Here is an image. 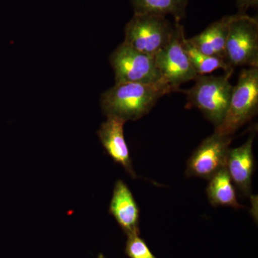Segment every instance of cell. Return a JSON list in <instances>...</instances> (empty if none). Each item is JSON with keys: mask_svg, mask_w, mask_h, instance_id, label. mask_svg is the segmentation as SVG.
<instances>
[{"mask_svg": "<svg viewBox=\"0 0 258 258\" xmlns=\"http://www.w3.org/2000/svg\"><path fill=\"white\" fill-rule=\"evenodd\" d=\"M184 45L190 62L198 76L212 74L218 69L224 70L225 73L233 71L234 69L229 66L225 59L200 52L190 43L188 39H184Z\"/></svg>", "mask_w": 258, "mask_h": 258, "instance_id": "obj_15", "label": "cell"}, {"mask_svg": "<svg viewBox=\"0 0 258 258\" xmlns=\"http://www.w3.org/2000/svg\"><path fill=\"white\" fill-rule=\"evenodd\" d=\"M98 258H106V257H105V256L103 255V254H98Z\"/></svg>", "mask_w": 258, "mask_h": 258, "instance_id": "obj_18", "label": "cell"}, {"mask_svg": "<svg viewBox=\"0 0 258 258\" xmlns=\"http://www.w3.org/2000/svg\"><path fill=\"white\" fill-rule=\"evenodd\" d=\"M125 252L129 258H157L139 235L127 236Z\"/></svg>", "mask_w": 258, "mask_h": 258, "instance_id": "obj_16", "label": "cell"}, {"mask_svg": "<svg viewBox=\"0 0 258 258\" xmlns=\"http://www.w3.org/2000/svg\"><path fill=\"white\" fill-rule=\"evenodd\" d=\"M134 14L166 17L171 15L177 21L186 15L188 0H130Z\"/></svg>", "mask_w": 258, "mask_h": 258, "instance_id": "obj_14", "label": "cell"}, {"mask_svg": "<svg viewBox=\"0 0 258 258\" xmlns=\"http://www.w3.org/2000/svg\"><path fill=\"white\" fill-rule=\"evenodd\" d=\"M173 26L166 17L134 14L125 27V44L152 57L164 48L174 35Z\"/></svg>", "mask_w": 258, "mask_h": 258, "instance_id": "obj_4", "label": "cell"}, {"mask_svg": "<svg viewBox=\"0 0 258 258\" xmlns=\"http://www.w3.org/2000/svg\"><path fill=\"white\" fill-rule=\"evenodd\" d=\"M109 212L125 235L140 234L138 205L128 186L122 180L115 183Z\"/></svg>", "mask_w": 258, "mask_h": 258, "instance_id": "obj_11", "label": "cell"}, {"mask_svg": "<svg viewBox=\"0 0 258 258\" xmlns=\"http://www.w3.org/2000/svg\"><path fill=\"white\" fill-rule=\"evenodd\" d=\"M232 140L215 132L205 139L188 159L186 175L209 180L225 168Z\"/></svg>", "mask_w": 258, "mask_h": 258, "instance_id": "obj_8", "label": "cell"}, {"mask_svg": "<svg viewBox=\"0 0 258 258\" xmlns=\"http://www.w3.org/2000/svg\"><path fill=\"white\" fill-rule=\"evenodd\" d=\"M226 62L237 66L258 67V21L246 14L232 15L225 45Z\"/></svg>", "mask_w": 258, "mask_h": 258, "instance_id": "obj_5", "label": "cell"}, {"mask_svg": "<svg viewBox=\"0 0 258 258\" xmlns=\"http://www.w3.org/2000/svg\"><path fill=\"white\" fill-rule=\"evenodd\" d=\"M238 8V14H246V11L250 8H257L258 0H235Z\"/></svg>", "mask_w": 258, "mask_h": 258, "instance_id": "obj_17", "label": "cell"}, {"mask_svg": "<svg viewBox=\"0 0 258 258\" xmlns=\"http://www.w3.org/2000/svg\"><path fill=\"white\" fill-rule=\"evenodd\" d=\"M173 92L161 79L156 83H121L102 93L100 103L106 117H118L125 120H137L148 114L158 101Z\"/></svg>", "mask_w": 258, "mask_h": 258, "instance_id": "obj_1", "label": "cell"}, {"mask_svg": "<svg viewBox=\"0 0 258 258\" xmlns=\"http://www.w3.org/2000/svg\"><path fill=\"white\" fill-rule=\"evenodd\" d=\"M209 181L207 195L212 206L243 208L237 201L235 186L226 168L219 171Z\"/></svg>", "mask_w": 258, "mask_h": 258, "instance_id": "obj_13", "label": "cell"}, {"mask_svg": "<svg viewBox=\"0 0 258 258\" xmlns=\"http://www.w3.org/2000/svg\"><path fill=\"white\" fill-rule=\"evenodd\" d=\"M179 22L176 20L175 30L170 41L154 56L161 79L171 86L173 92L179 91L183 83L195 81L198 76L185 50L186 37Z\"/></svg>", "mask_w": 258, "mask_h": 258, "instance_id": "obj_6", "label": "cell"}, {"mask_svg": "<svg viewBox=\"0 0 258 258\" xmlns=\"http://www.w3.org/2000/svg\"><path fill=\"white\" fill-rule=\"evenodd\" d=\"M254 138V135L252 134L240 147L230 149L226 162L225 168L232 182L244 196L251 195L254 164L252 153Z\"/></svg>", "mask_w": 258, "mask_h": 258, "instance_id": "obj_10", "label": "cell"}, {"mask_svg": "<svg viewBox=\"0 0 258 258\" xmlns=\"http://www.w3.org/2000/svg\"><path fill=\"white\" fill-rule=\"evenodd\" d=\"M233 71L224 76H198L193 87L185 90L190 106L196 107L215 125L221 124L230 103L233 86L230 78Z\"/></svg>", "mask_w": 258, "mask_h": 258, "instance_id": "obj_2", "label": "cell"}, {"mask_svg": "<svg viewBox=\"0 0 258 258\" xmlns=\"http://www.w3.org/2000/svg\"><path fill=\"white\" fill-rule=\"evenodd\" d=\"M258 108V67L241 71L232 88L230 103L221 124L215 132L232 137L256 115Z\"/></svg>", "mask_w": 258, "mask_h": 258, "instance_id": "obj_3", "label": "cell"}, {"mask_svg": "<svg viewBox=\"0 0 258 258\" xmlns=\"http://www.w3.org/2000/svg\"><path fill=\"white\" fill-rule=\"evenodd\" d=\"M125 123V120L118 117H107V120L102 123L97 134L107 154L135 179L137 176L134 170L128 147L125 140L123 131Z\"/></svg>", "mask_w": 258, "mask_h": 258, "instance_id": "obj_9", "label": "cell"}, {"mask_svg": "<svg viewBox=\"0 0 258 258\" xmlns=\"http://www.w3.org/2000/svg\"><path fill=\"white\" fill-rule=\"evenodd\" d=\"M232 18V15L223 17L188 40L200 52L225 59L226 42Z\"/></svg>", "mask_w": 258, "mask_h": 258, "instance_id": "obj_12", "label": "cell"}, {"mask_svg": "<svg viewBox=\"0 0 258 258\" xmlns=\"http://www.w3.org/2000/svg\"><path fill=\"white\" fill-rule=\"evenodd\" d=\"M109 60L115 83H151L161 80L154 57L139 52L125 42L112 52Z\"/></svg>", "mask_w": 258, "mask_h": 258, "instance_id": "obj_7", "label": "cell"}]
</instances>
